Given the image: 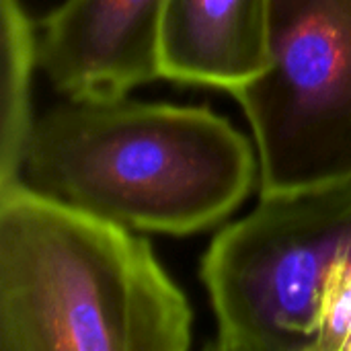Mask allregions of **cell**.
I'll use <instances>...</instances> for the list:
<instances>
[{"mask_svg": "<svg viewBox=\"0 0 351 351\" xmlns=\"http://www.w3.org/2000/svg\"><path fill=\"white\" fill-rule=\"evenodd\" d=\"M257 148L208 107L68 99L35 117L19 183L132 230L193 234L226 220Z\"/></svg>", "mask_w": 351, "mask_h": 351, "instance_id": "1", "label": "cell"}, {"mask_svg": "<svg viewBox=\"0 0 351 351\" xmlns=\"http://www.w3.org/2000/svg\"><path fill=\"white\" fill-rule=\"evenodd\" d=\"M193 315L132 228L0 189V351H185Z\"/></svg>", "mask_w": 351, "mask_h": 351, "instance_id": "2", "label": "cell"}, {"mask_svg": "<svg viewBox=\"0 0 351 351\" xmlns=\"http://www.w3.org/2000/svg\"><path fill=\"white\" fill-rule=\"evenodd\" d=\"M351 263V179L261 195L216 234L199 276L216 350L313 351L323 290Z\"/></svg>", "mask_w": 351, "mask_h": 351, "instance_id": "3", "label": "cell"}, {"mask_svg": "<svg viewBox=\"0 0 351 351\" xmlns=\"http://www.w3.org/2000/svg\"><path fill=\"white\" fill-rule=\"evenodd\" d=\"M261 195L351 179V0H271L269 62L230 93Z\"/></svg>", "mask_w": 351, "mask_h": 351, "instance_id": "4", "label": "cell"}, {"mask_svg": "<svg viewBox=\"0 0 351 351\" xmlns=\"http://www.w3.org/2000/svg\"><path fill=\"white\" fill-rule=\"evenodd\" d=\"M165 0H66L39 25V68L68 99H119L160 78Z\"/></svg>", "mask_w": 351, "mask_h": 351, "instance_id": "5", "label": "cell"}, {"mask_svg": "<svg viewBox=\"0 0 351 351\" xmlns=\"http://www.w3.org/2000/svg\"><path fill=\"white\" fill-rule=\"evenodd\" d=\"M271 0H165L160 78L222 90L257 78L269 62Z\"/></svg>", "mask_w": 351, "mask_h": 351, "instance_id": "6", "label": "cell"}, {"mask_svg": "<svg viewBox=\"0 0 351 351\" xmlns=\"http://www.w3.org/2000/svg\"><path fill=\"white\" fill-rule=\"evenodd\" d=\"M2 4V115H0V189L21 179V165L33 115V80L39 66V35L23 0Z\"/></svg>", "mask_w": 351, "mask_h": 351, "instance_id": "7", "label": "cell"}, {"mask_svg": "<svg viewBox=\"0 0 351 351\" xmlns=\"http://www.w3.org/2000/svg\"><path fill=\"white\" fill-rule=\"evenodd\" d=\"M313 351H351V263L337 267L323 290Z\"/></svg>", "mask_w": 351, "mask_h": 351, "instance_id": "8", "label": "cell"}]
</instances>
